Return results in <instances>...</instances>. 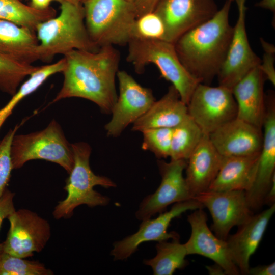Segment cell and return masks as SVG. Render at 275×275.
<instances>
[{
    "label": "cell",
    "instance_id": "obj_35",
    "mask_svg": "<svg viewBox=\"0 0 275 275\" xmlns=\"http://www.w3.org/2000/svg\"><path fill=\"white\" fill-rule=\"evenodd\" d=\"M14 196L15 194L7 188L0 196V228L4 219L16 211L13 202Z\"/></svg>",
    "mask_w": 275,
    "mask_h": 275
},
{
    "label": "cell",
    "instance_id": "obj_39",
    "mask_svg": "<svg viewBox=\"0 0 275 275\" xmlns=\"http://www.w3.org/2000/svg\"><path fill=\"white\" fill-rule=\"evenodd\" d=\"M59 0H31V6L38 10H44L49 7L50 3L53 1Z\"/></svg>",
    "mask_w": 275,
    "mask_h": 275
},
{
    "label": "cell",
    "instance_id": "obj_27",
    "mask_svg": "<svg viewBox=\"0 0 275 275\" xmlns=\"http://www.w3.org/2000/svg\"><path fill=\"white\" fill-rule=\"evenodd\" d=\"M64 68L63 59L52 64L39 66L21 84L9 101L0 109V128L21 100L36 91L49 77L56 73H62Z\"/></svg>",
    "mask_w": 275,
    "mask_h": 275
},
{
    "label": "cell",
    "instance_id": "obj_17",
    "mask_svg": "<svg viewBox=\"0 0 275 275\" xmlns=\"http://www.w3.org/2000/svg\"><path fill=\"white\" fill-rule=\"evenodd\" d=\"M194 211L187 216L191 227L190 237L184 243L187 254H197L210 259L223 269L226 274H240L226 241L217 237L208 227L207 214L203 208Z\"/></svg>",
    "mask_w": 275,
    "mask_h": 275
},
{
    "label": "cell",
    "instance_id": "obj_24",
    "mask_svg": "<svg viewBox=\"0 0 275 275\" xmlns=\"http://www.w3.org/2000/svg\"><path fill=\"white\" fill-rule=\"evenodd\" d=\"M36 32L0 19V53L32 64L39 60Z\"/></svg>",
    "mask_w": 275,
    "mask_h": 275
},
{
    "label": "cell",
    "instance_id": "obj_37",
    "mask_svg": "<svg viewBox=\"0 0 275 275\" xmlns=\"http://www.w3.org/2000/svg\"><path fill=\"white\" fill-rule=\"evenodd\" d=\"M248 274L251 275H274L275 263L273 262L268 265H258L250 268Z\"/></svg>",
    "mask_w": 275,
    "mask_h": 275
},
{
    "label": "cell",
    "instance_id": "obj_22",
    "mask_svg": "<svg viewBox=\"0 0 275 275\" xmlns=\"http://www.w3.org/2000/svg\"><path fill=\"white\" fill-rule=\"evenodd\" d=\"M188 116L187 104L182 101L177 90L171 85L167 92L133 123L132 130L142 132L150 128H173Z\"/></svg>",
    "mask_w": 275,
    "mask_h": 275
},
{
    "label": "cell",
    "instance_id": "obj_20",
    "mask_svg": "<svg viewBox=\"0 0 275 275\" xmlns=\"http://www.w3.org/2000/svg\"><path fill=\"white\" fill-rule=\"evenodd\" d=\"M265 79L259 66L250 72L231 90L237 104L236 118L261 129L266 109Z\"/></svg>",
    "mask_w": 275,
    "mask_h": 275
},
{
    "label": "cell",
    "instance_id": "obj_41",
    "mask_svg": "<svg viewBox=\"0 0 275 275\" xmlns=\"http://www.w3.org/2000/svg\"><path fill=\"white\" fill-rule=\"evenodd\" d=\"M209 274L211 275H223L226 274L223 269L218 264L206 266Z\"/></svg>",
    "mask_w": 275,
    "mask_h": 275
},
{
    "label": "cell",
    "instance_id": "obj_36",
    "mask_svg": "<svg viewBox=\"0 0 275 275\" xmlns=\"http://www.w3.org/2000/svg\"><path fill=\"white\" fill-rule=\"evenodd\" d=\"M159 0H135L133 3L136 14V18L150 12L153 11Z\"/></svg>",
    "mask_w": 275,
    "mask_h": 275
},
{
    "label": "cell",
    "instance_id": "obj_13",
    "mask_svg": "<svg viewBox=\"0 0 275 275\" xmlns=\"http://www.w3.org/2000/svg\"><path fill=\"white\" fill-rule=\"evenodd\" d=\"M203 208V205L194 199L174 204L170 210L159 213L157 217L142 221L135 233L114 242L111 255L114 260L123 261L135 253L142 243L180 238L176 232L168 231L171 221L188 210Z\"/></svg>",
    "mask_w": 275,
    "mask_h": 275
},
{
    "label": "cell",
    "instance_id": "obj_42",
    "mask_svg": "<svg viewBox=\"0 0 275 275\" xmlns=\"http://www.w3.org/2000/svg\"><path fill=\"white\" fill-rule=\"evenodd\" d=\"M3 252V243H0V253Z\"/></svg>",
    "mask_w": 275,
    "mask_h": 275
},
{
    "label": "cell",
    "instance_id": "obj_12",
    "mask_svg": "<svg viewBox=\"0 0 275 275\" xmlns=\"http://www.w3.org/2000/svg\"><path fill=\"white\" fill-rule=\"evenodd\" d=\"M119 95L110 121L105 125L108 136L117 137L143 115L156 101L152 90L140 85L126 71H118Z\"/></svg>",
    "mask_w": 275,
    "mask_h": 275
},
{
    "label": "cell",
    "instance_id": "obj_21",
    "mask_svg": "<svg viewBox=\"0 0 275 275\" xmlns=\"http://www.w3.org/2000/svg\"><path fill=\"white\" fill-rule=\"evenodd\" d=\"M223 156L215 148L209 135L204 134L187 160L186 182L193 198L208 190L219 170Z\"/></svg>",
    "mask_w": 275,
    "mask_h": 275
},
{
    "label": "cell",
    "instance_id": "obj_34",
    "mask_svg": "<svg viewBox=\"0 0 275 275\" xmlns=\"http://www.w3.org/2000/svg\"><path fill=\"white\" fill-rule=\"evenodd\" d=\"M261 46L264 50L263 58L261 59L259 68L263 73L265 79L268 80L273 86L275 85V47L274 45L260 38Z\"/></svg>",
    "mask_w": 275,
    "mask_h": 275
},
{
    "label": "cell",
    "instance_id": "obj_7",
    "mask_svg": "<svg viewBox=\"0 0 275 275\" xmlns=\"http://www.w3.org/2000/svg\"><path fill=\"white\" fill-rule=\"evenodd\" d=\"M11 157L13 169L21 168L30 160L42 159L60 165L69 174L74 164L71 144L56 120L42 130L15 135L11 143Z\"/></svg>",
    "mask_w": 275,
    "mask_h": 275
},
{
    "label": "cell",
    "instance_id": "obj_1",
    "mask_svg": "<svg viewBox=\"0 0 275 275\" xmlns=\"http://www.w3.org/2000/svg\"><path fill=\"white\" fill-rule=\"evenodd\" d=\"M62 87L51 103L61 99L82 98L93 102L105 114L111 113L117 99L115 78L120 54L114 46L95 51L72 50L64 55Z\"/></svg>",
    "mask_w": 275,
    "mask_h": 275
},
{
    "label": "cell",
    "instance_id": "obj_16",
    "mask_svg": "<svg viewBox=\"0 0 275 275\" xmlns=\"http://www.w3.org/2000/svg\"><path fill=\"white\" fill-rule=\"evenodd\" d=\"M266 105L263 127V142L257 172L251 188L245 191L250 209L253 212L264 205V201L275 180V104L271 97Z\"/></svg>",
    "mask_w": 275,
    "mask_h": 275
},
{
    "label": "cell",
    "instance_id": "obj_3",
    "mask_svg": "<svg viewBox=\"0 0 275 275\" xmlns=\"http://www.w3.org/2000/svg\"><path fill=\"white\" fill-rule=\"evenodd\" d=\"M59 15L39 23L36 29L39 60L50 62L59 54L72 50L95 51L99 48L91 40L81 2L59 0Z\"/></svg>",
    "mask_w": 275,
    "mask_h": 275
},
{
    "label": "cell",
    "instance_id": "obj_2",
    "mask_svg": "<svg viewBox=\"0 0 275 275\" xmlns=\"http://www.w3.org/2000/svg\"><path fill=\"white\" fill-rule=\"evenodd\" d=\"M232 3L226 0L211 18L174 43L182 64L200 83L210 85L225 61L233 32L229 22Z\"/></svg>",
    "mask_w": 275,
    "mask_h": 275
},
{
    "label": "cell",
    "instance_id": "obj_30",
    "mask_svg": "<svg viewBox=\"0 0 275 275\" xmlns=\"http://www.w3.org/2000/svg\"><path fill=\"white\" fill-rule=\"evenodd\" d=\"M53 272L37 261L0 253V275H52Z\"/></svg>",
    "mask_w": 275,
    "mask_h": 275
},
{
    "label": "cell",
    "instance_id": "obj_25",
    "mask_svg": "<svg viewBox=\"0 0 275 275\" xmlns=\"http://www.w3.org/2000/svg\"><path fill=\"white\" fill-rule=\"evenodd\" d=\"M156 250L154 257L143 261L151 268L153 274L172 275L177 269L186 266L185 257L188 254L184 243H180L179 238L172 239L171 241H158Z\"/></svg>",
    "mask_w": 275,
    "mask_h": 275
},
{
    "label": "cell",
    "instance_id": "obj_29",
    "mask_svg": "<svg viewBox=\"0 0 275 275\" xmlns=\"http://www.w3.org/2000/svg\"><path fill=\"white\" fill-rule=\"evenodd\" d=\"M38 68L39 66L0 53V90L13 95L23 79Z\"/></svg>",
    "mask_w": 275,
    "mask_h": 275
},
{
    "label": "cell",
    "instance_id": "obj_5",
    "mask_svg": "<svg viewBox=\"0 0 275 275\" xmlns=\"http://www.w3.org/2000/svg\"><path fill=\"white\" fill-rule=\"evenodd\" d=\"M71 146L74 164L64 187L67 196L58 202L52 212L56 219L71 217L74 210L81 205L91 208L108 205L110 199L95 190L94 187L99 185L108 188L116 186L109 178L97 175L92 171L89 162L91 148L88 143L77 142L72 144Z\"/></svg>",
    "mask_w": 275,
    "mask_h": 275
},
{
    "label": "cell",
    "instance_id": "obj_15",
    "mask_svg": "<svg viewBox=\"0 0 275 275\" xmlns=\"http://www.w3.org/2000/svg\"><path fill=\"white\" fill-rule=\"evenodd\" d=\"M218 10L214 0H159L153 10L165 26L164 40L182 35L211 18Z\"/></svg>",
    "mask_w": 275,
    "mask_h": 275
},
{
    "label": "cell",
    "instance_id": "obj_28",
    "mask_svg": "<svg viewBox=\"0 0 275 275\" xmlns=\"http://www.w3.org/2000/svg\"><path fill=\"white\" fill-rule=\"evenodd\" d=\"M204 134L188 115L173 128L170 155L171 160H187Z\"/></svg>",
    "mask_w": 275,
    "mask_h": 275
},
{
    "label": "cell",
    "instance_id": "obj_8",
    "mask_svg": "<svg viewBox=\"0 0 275 275\" xmlns=\"http://www.w3.org/2000/svg\"><path fill=\"white\" fill-rule=\"evenodd\" d=\"M187 106L189 116L208 135L237 117V104L232 90L219 85L199 83Z\"/></svg>",
    "mask_w": 275,
    "mask_h": 275
},
{
    "label": "cell",
    "instance_id": "obj_6",
    "mask_svg": "<svg viewBox=\"0 0 275 275\" xmlns=\"http://www.w3.org/2000/svg\"><path fill=\"white\" fill-rule=\"evenodd\" d=\"M126 60L137 73L142 74L146 66L152 64L161 76L177 90L183 102L187 104L200 83L180 61L173 43L162 40L132 39L127 44Z\"/></svg>",
    "mask_w": 275,
    "mask_h": 275
},
{
    "label": "cell",
    "instance_id": "obj_9",
    "mask_svg": "<svg viewBox=\"0 0 275 275\" xmlns=\"http://www.w3.org/2000/svg\"><path fill=\"white\" fill-rule=\"evenodd\" d=\"M7 219L10 228L3 242V252L26 258L43 250L51 236L47 220L26 209L16 210Z\"/></svg>",
    "mask_w": 275,
    "mask_h": 275
},
{
    "label": "cell",
    "instance_id": "obj_32",
    "mask_svg": "<svg viewBox=\"0 0 275 275\" xmlns=\"http://www.w3.org/2000/svg\"><path fill=\"white\" fill-rule=\"evenodd\" d=\"M173 128H155L142 132L143 142L142 148L153 152L158 159L170 157Z\"/></svg>",
    "mask_w": 275,
    "mask_h": 275
},
{
    "label": "cell",
    "instance_id": "obj_44",
    "mask_svg": "<svg viewBox=\"0 0 275 275\" xmlns=\"http://www.w3.org/2000/svg\"><path fill=\"white\" fill-rule=\"evenodd\" d=\"M127 1H129L130 2H131V3H134L135 0H127Z\"/></svg>",
    "mask_w": 275,
    "mask_h": 275
},
{
    "label": "cell",
    "instance_id": "obj_19",
    "mask_svg": "<svg viewBox=\"0 0 275 275\" xmlns=\"http://www.w3.org/2000/svg\"><path fill=\"white\" fill-rule=\"evenodd\" d=\"M274 211L275 204L253 214L238 226L236 233L229 235L226 239L232 259L240 274H248L250 257L257 249Z\"/></svg>",
    "mask_w": 275,
    "mask_h": 275
},
{
    "label": "cell",
    "instance_id": "obj_11",
    "mask_svg": "<svg viewBox=\"0 0 275 275\" xmlns=\"http://www.w3.org/2000/svg\"><path fill=\"white\" fill-rule=\"evenodd\" d=\"M187 164L186 160H171L167 162L157 161L161 177L160 184L156 191L146 196L135 212L136 218L143 221L164 212L171 204L192 199L187 187L183 171Z\"/></svg>",
    "mask_w": 275,
    "mask_h": 275
},
{
    "label": "cell",
    "instance_id": "obj_31",
    "mask_svg": "<svg viewBox=\"0 0 275 275\" xmlns=\"http://www.w3.org/2000/svg\"><path fill=\"white\" fill-rule=\"evenodd\" d=\"M165 34L163 21L153 11L136 18L132 30V39L164 40Z\"/></svg>",
    "mask_w": 275,
    "mask_h": 275
},
{
    "label": "cell",
    "instance_id": "obj_33",
    "mask_svg": "<svg viewBox=\"0 0 275 275\" xmlns=\"http://www.w3.org/2000/svg\"><path fill=\"white\" fill-rule=\"evenodd\" d=\"M20 125L10 129L0 141V196L6 190L13 169L11 157V146L14 136Z\"/></svg>",
    "mask_w": 275,
    "mask_h": 275
},
{
    "label": "cell",
    "instance_id": "obj_38",
    "mask_svg": "<svg viewBox=\"0 0 275 275\" xmlns=\"http://www.w3.org/2000/svg\"><path fill=\"white\" fill-rule=\"evenodd\" d=\"M275 180H274L267 191L264 201V205L269 207L275 204Z\"/></svg>",
    "mask_w": 275,
    "mask_h": 275
},
{
    "label": "cell",
    "instance_id": "obj_23",
    "mask_svg": "<svg viewBox=\"0 0 275 275\" xmlns=\"http://www.w3.org/2000/svg\"><path fill=\"white\" fill-rule=\"evenodd\" d=\"M259 154L223 157L218 172L208 190L245 191L252 186L256 174Z\"/></svg>",
    "mask_w": 275,
    "mask_h": 275
},
{
    "label": "cell",
    "instance_id": "obj_45",
    "mask_svg": "<svg viewBox=\"0 0 275 275\" xmlns=\"http://www.w3.org/2000/svg\"><path fill=\"white\" fill-rule=\"evenodd\" d=\"M230 1H231L232 2H233V1H234V0H229Z\"/></svg>",
    "mask_w": 275,
    "mask_h": 275
},
{
    "label": "cell",
    "instance_id": "obj_40",
    "mask_svg": "<svg viewBox=\"0 0 275 275\" xmlns=\"http://www.w3.org/2000/svg\"><path fill=\"white\" fill-rule=\"evenodd\" d=\"M255 6L274 13L275 0H261L255 4Z\"/></svg>",
    "mask_w": 275,
    "mask_h": 275
},
{
    "label": "cell",
    "instance_id": "obj_4",
    "mask_svg": "<svg viewBox=\"0 0 275 275\" xmlns=\"http://www.w3.org/2000/svg\"><path fill=\"white\" fill-rule=\"evenodd\" d=\"M86 29L98 48L127 45L136 18L133 3L127 0H81Z\"/></svg>",
    "mask_w": 275,
    "mask_h": 275
},
{
    "label": "cell",
    "instance_id": "obj_10",
    "mask_svg": "<svg viewBox=\"0 0 275 275\" xmlns=\"http://www.w3.org/2000/svg\"><path fill=\"white\" fill-rule=\"evenodd\" d=\"M234 1L237 6L238 17L225 61L217 76L218 85L231 90L261 63V59L252 49L247 36L246 0Z\"/></svg>",
    "mask_w": 275,
    "mask_h": 275
},
{
    "label": "cell",
    "instance_id": "obj_14",
    "mask_svg": "<svg viewBox=\"0 0 275 275\" xmlns=\"http://www.w3.org/2000/svg\"><path fill=\"white\" fill-rule=\"evenodd\" d=\"M193 199L208 209L213 221L211 230L224 240H226L233 227L240 226L254 214L248 206L244 190H207Z\"/></svg>",
    "mask_w": 275,
    "mask_h": 275
},
{
    "label": "cell",
    "instance_id": "obj_18",
    "mask_svg": "<svg viewBox=\"0 0 275 275\" xmlns=\"http://www.w3.org/2000/svg\"><path fill=\"white\" fill-rule=\"evenodd\" d=\"M261 130L236 118L211 133L209 138L224 157L249 156L260 154L263 142Z\"/></svg>",
    "mask_w": 275,
    "mask_h": 275
},
{
    "label": "cell",
    "instance_id": "obj_43",
    "mask_svg": "<svg viewBox=\"0 0 275 275\" xmlns=\"http://www.w3.org/2000/svg\"><path fill=\"white\" fill-rule=\"evenodd\" d=\"M68 1L74 2H80L81 1V0H68Z\"/></svg>",
    "mask_w": 275,
    "mask_h": 275
},
{
    "label": "cell",
    "instance_id": "obj_26",
    "mask_svg": "<svg viewBox=\"0 0 275 275\" xmlns=\"http://www.w3.org/2000/svg\"><path fill=\"white\" fill-rule=\"evenodd\" d=\"M54 9L49 7L38 10L20 0H0V19L8 20L35 32L40 23L56 16Z\"/></svg>",
    "mask_w": 275,
    "mask_h": 275
}]
</instances>
